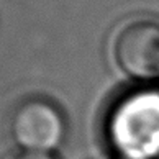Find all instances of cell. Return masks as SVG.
Returning a JSON list of instances; mask_svg holds the SVG:
<instances>
[{
    "label": "cell",
    "mask_w": 159,
    "mask_h": 159,
    "mask_svg": "<svg viewBox=\"0 0 159 159\" xmlns=\"http://www.w3.org/2000/svg\"><path fill=\"white\" fill-rule=\"evenodd\" d=\"M11 138L23 151L49 152L66 134L64 116L56 105L44 98H26L10 118Z\"/></svg>",
    "instance_id": "7a4b0ae2"
},
{
    "label": "cell",
    "mask_w": 159,
    "mask_h": 159,
    "mask_svg": "<svg viewBox=\"0 0 159 159\" xmlns=\"http://www.w3.org/2000/svg\"><path fill=\"white\" fill-rule=\"evenodd\" d=\"M113 57L128 77L159 79V23L136 20L125 25L115 38Z\"/></svg>",
    "instance_id": "3957f363"
},
{
    "label": "cell",
    "mask_w": 159,
    "mask_h": 159,
    "mask_svg": "<svg viewBox=\"0 0 159 159\" xmlns=\"http://www.w3.org/2000/svg\"><path fill=\"white\" fill-rule=\"evenodd\" d=\"M13 159H54L49 152H28L23 151L20 154H16Z\"/></svg>",
    "instance_id": "277c9868"
},
{
    "label": "cell",
    "mask_w": 159,
    "mask_h": 159,
    "mask_svg": "<svg viewBox=\"0 0 159 159\" xmlns=\"http://www.w3.org/2000/svg\"><path fill=\"white\" fill-rule=\"evenodd\" d=\"M108 141L120 159H157L159 92L139 90L120 100L108 118Z\"/></svg>",
    "instance_id": "6da1fadb"
}]
</instances>
